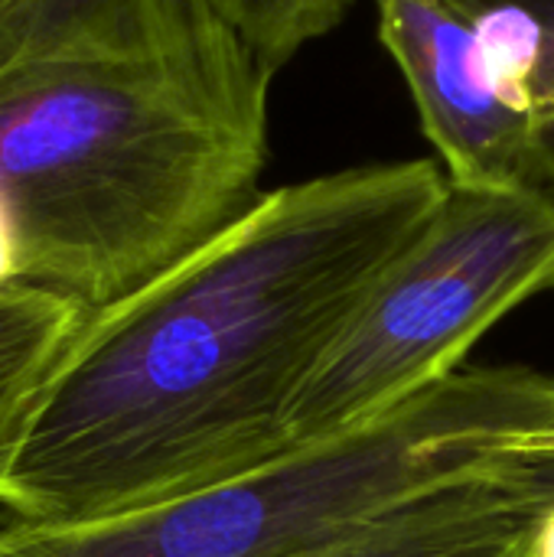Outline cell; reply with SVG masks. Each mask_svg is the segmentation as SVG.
<instances>
[{"label":"cell","mask_w":554,"mask_h":557,"mask_svg":"<svg viewBox=\"0 0 554 557\" xmlns=\"http://www.w3.org/2000/svg\"><path fill=\"white\" fill-rule=\"evenodd\" d=\"M88 313L62 297L0 287V467L56 362Z\"/></svg>","instance_id":"8992f818"},{"label":"cell","mask_w":554,"mask_h":557,"mask_svg":"<svg viewBox=\"0 0 554 557\" xmlns=\"http://www.w3.org/2000/svg\"><path fill=\"white\" fill-rule=\"evenodd\" d=\"M513 454H554V428H545L535 437L522 441Z\"/></svg>","instance_id":"9c48e42d"},{"label":"cell","mask_w":554,"mask_h":557,"mask_svg":"<svg viewBox=\"0 0 554 557\" xmlns=\"http://www.w3.org/2000/svg\"><path fill=\"white\" fill-rule=\"evenodd\" d=\"M535 557H554V503H549V512H545V522H542V532L535 542Z\"/></svg>","instance_id":"30bf717a"},{"label":"cell","mask_w":554,"mask_h":557,"mask_svg":"<svg viewBox=\"0 0 554 557\" xmlns=\"http://www.w3.org/2000/svg\"><path fill=\"white\" fill-rule=\"evenodd\" d=\"M545 512L549 503L483 470L313 557H535Z\"/></svg>","instance_id":"5b68a950"},{"label":"cell","mask_w":554,"mask_h":557,"mask_svg":"<svg viewBox=\"0 0 554 557\" xmlns=\"http://www.w3.org/2000/svg\"><path fill=\"white\" fill-rule=\"evenodd\" d=\"M487 470L532 499L554 503V454H506Z\"/></svg>","instance_id":"ba28073f"},{"label":"cell","mask_w":554,"mask_h":557,"mask_svg":"<svg viewBox=\"0 0 554 557\" xmlns=\"http://www.w3.org/2000/svg\"><path fill=\"white\" fill-rule=\"evenodd\" d=\"M529 108L535 183L554 196V0H480Z\"/></svg>","instance_id":"52a82bcc"},{"label":"cell","mask_w":554,"mask_h":557,"mask_svg":"<svg viewBox=\"0 0 554 557\" xmlns=\"http://www.w3.org/2000/svg\"><path fill=\"white\" fill-rule=\"evenodd\" d=\"M444 193L434 160L261 193L189 258L85 320L0 467V509L16 522L104 519L297 450V398Z\"/></svg>","instance_id":"6da1fadb"},{"label":"cell","mask_w":554,"mask_h":557,"mask_svg":"<svg viewBox=\"0 0 554 557\" xmlns=\"http://www.w3.org/2000/svg\"><path fill=\"white\" fill-rule=\"evenodd\" d=\"M552 290V193L447 183L424 232L297 398L294 447L359 431L447 382L503 317Z\"/></svg>","instance_id":"3957f363"},{"label":"cell","mask_w":554,"mask_h":557,"mask_svg":"<svg viewBox=\"0 0 554 557\" xmlns=\"http://www.w3.org/2000/svg\"><path fill=\"white\" fill-rule=\"evenodd\" d=\"M271 75L216 0H0V287L95 317L229 228Z\"/></svg>","instance_id":"7a4b0ae2"},{"label":"cell","mask_w":554,"mask_h":557,"mask_svg":"<svg viewBox=\"0 0 554 557\" xmlns=\"http://www.w3.org/2000/svg\"><path fill=\"white\" fill-rule=\"evenodd\" d=\"M424 137L457 186H535L529 108L480 0H376Z\"/></svg>","instance_id":"277c9868"}]
</instances>
